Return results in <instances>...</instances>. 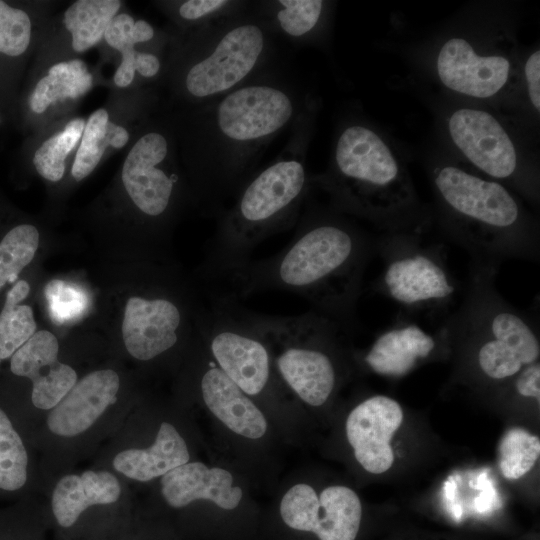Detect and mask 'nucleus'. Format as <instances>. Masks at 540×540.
<instances>
[{
	"label": "nucleus",
	"mask_w": 540,
	"mask_h": 540,
	"mask_svg": "<svg viewBox=\"0 0 540 540\" xmlns=\"http://www.w3.org/2000/svg\"><path fill=\"white\" fill-rule=\"evenodd\" d=\"M291 63L192 106L185 128V157L195 198L218 218L260 168L268 146L313 98Z\"/></svg>",
	"instance_id": "obj_1"
},
{
	"label": "nucleus",
	"mask_w": 540,
	"mask_h": 540,
	"mask_svg": "<svg viewBox=\"0 0 540 540\" xmlns=\"http://www.w3.org/2000/svg\"><path fill=\"white\" fill-rule=\"evenodd\" d=\"M292 240L277 254L249 260L225 279L238 299L264 290L299 295L315 310L349 329L366 269L376 255V237L349 216L328 205L310 203L309 196Z\"/></svg>",
	"instance_id": "obj_2"
},
{
	"label": "nucleus",
	"mask_w": 540,
	"mask_h": 540,
	"mask_svg": "<svg viewBox=\"0 0 540 540\" xmlns=\"http://www.w3.org/2000/svg\"><path fill=\"white\" fill-rule=\"evenodd\" d=\"M336 211L383 232L424 233L432 214L421 203L406 163L372 124L359 116L337 125L327 168L310 174Z\"/></svg>",
	"instance_id": "obj_3"
},
{
	"label": "nucleus",
	"mask_w": 540,
	"mask_h": 540,
	"mask_svg": "<svg viewBox=\"0 0 540 540\" xmlns=\"http://www.w3.org/2000/svg\"><path fill=\"white\" fill-rule=\"evenodd\" d=\"M320 107L315 95L292 124L281 152L252 175L217 218L207 262L212 280L225 279L250 260L260 242L298 222L312 188L306 158Z\"/></svg>",
	"instance_id": "obj_4"
},
{
	"label": "nucleus",
	"mask_w": 540,
	"mask_h": 540,
	"mask_svg": "<svg viewBox=\"0 0 540 540\" xmlns=\"http://www.w3.org/2000/svg\"><path fill=\"white\" fill-rule=\"evenodd\" d=\"M429 178L441 230L471 262L539 261V224L516 192L454 160L435 161Z\"/></svg>",
	"instance_id": "obj_5"
},
{
	"label": "nucleus",
	"mask_w": 540,
	"mask_h": 540,
	"mask_svg": "<svg viewBox=\"0 0 540 540\" xmlns=\"http://www.w3.org/2000/svg\"><path fill=\"white\" fill-rule=\"evenodd\" d=\"M178 88L192 106L222 96L291 63L286 43L254 10L220 18L192 31Z\"/></svg>",
	"instance_id": "obj_6"
},
{
	"label": "nucleus",
	"mask_w": 540,
	"mask_h": 540,
	"mask_svg": "<svg viewBox=\"0 0 540 540\" xmlns=\"http://www.w3.org/2000/svg\"><path fill=\"white\" fill-rule=\"evenodd\" d=\"M498 267L471 262L458 308L442 322L448 342L468 348L480 375L501 381L538 362V318L507 301L496 286Z\"/></svg>",
	"instance_id": "obj_7"
},
{
	"label": "nucleus",
	"mask_w": 540,
	"mask_h": 540,
	"mask_svg": "<svg viewBox=\"0 0 540 540\" xmlns=\"http://www.w3.org/2000/svg\"><path fill=\"white\" fill-rule=\"evenodd\" d=\"M382 270L373 284L376 292L394 302L402 315L446 314L460 292L441 244L419 232H383L376 237Z\"/></svg>",
	"instance_id": "obj_8"
},
{
	"label": "nucleus",
	"mask_w": 540,
	"mask_h": 540,
	"mask_svg": "<svg viewBox=\"0 0 540 540\" xmlns=\"http://www.w3.org/2000/svg\"><path fill=\"white\" fill-rule=\"evenodd\" d=\"M253 318L276 348L274 366L284 383L306 404L323 405L337 385L335 351L346 328L315 310L294 316L253 313Z\"/></svg>",
	"instance_id": "obj_9"
},
{
	"label": "nucleus",
	"mask_w": 540,
	"mask_h": 540,
	"mask_svg": "<svg viewBox=\"0 0 540 540\" xmlns=\"http://www.w3.org/2000/svg\"><path fill=\"white\" fill-rule=\"evenodd\" d=\"M445 128L468 167L520 197L538 201L536 172L525 163L516 140L499 117L479 107L460 106L446 116Z\"/></svg>",
	"instance_id": "obj_10"
},
{
	"label": "nucleus",
	"mask_w": 540,
	"mask_h": 540,
	"mask_svg": "<svg viewBox=\"0 0 540 540\" xmlns=\"http://www.w3.org/2000/svg\"><path fill=\"white\" fill-rule=\"evenodd\" d=\"M199 327L212 360L248 396L263 393L272 376L271 350L253 318L235 297L212 298Z\"/></svg>",
	"instance_id": "obj_11"
},
{
	"label": "nucleus",
	"mask_w": 540,
	"mask_h": 540,
	"mask_svg": "<svg viewBox=\"0 0 540 540\" xmlns=\"http://www.w3.org/2000/svg\"><path fill=\"white\" fill-rule=\"evenodd\" d=\"M520 65L509 49L464 34L445 39L434 59L442 86L464 98L490 104L515 92Z\"/></svg>",
	"instance_id": "obj_12"
},
{
	"label": "nucleus",
	"mask_w": 540,
	"mask_h": 540,
	"mask_svg": "<svg viewBox=\"0 0 540 540\" xmlns=\"http://www.w3.org/2000/svg\"><path fill=\"white\" fill-rule=\"evenodd\" d=\"M280 515L290 528L313 532L320 540H355L362 506L346 486H329L318 496L310 485L300 483L283 496Z\"/></svg>",
	"instance_id": "obj_13"
},
{
	"label": "nucleus",
	"mask_w": 540,
	"mask_h": 540,
	"mask_svg": "<svg viewBox=\"0 0 540 540\" xmlns=\"http://www.w3.org/2000/svg\"><path fill=\"white\" fill-rule=\"evenodd\" d=\"M169 138L159 130L142 135L129 151L122 169L126 192L146 216L157 219L173 206L179 176L169 168Z\"/></svg>",
	"instance_id": "obj_14"
},
{
	"label": "nucleus",
	"mask_w": 540,
	"mask_h": 540,
	"mask_svg": "<svg viewBox=\"0 0 540 540\" xmlns=\"http://www.w3.org/2000/svg\"><path fill=\"white\" fill-rule=\"evenodd\" d=\"M183 325V308L173 297L131 296L124 310L123 341L132 357L149 361L178 344Z\"/></svg>",
	"instance_id": "obj_15"
},
{
	"label": "nucleus",
	"mask_w": 540,
	"mask_h": 540,
	"mask_svg": "<svg viewBox=\"0 0 540 540\" xmlns=\"http://www.w3.org/2000/svg\"><path fill=\"white\" fill-rule=\"evenodd\" d=\"M402 421L400 404L384 395L369 397L350 412L346 436L356 460L366 471L381 474L392 466L390 441Z\"/></svg>",
	"instance_id": "obj_16"
},
{
	"label": "nucleus",
	"mask_w": 540,
	"mask_h": 540,
	"mask_svg": "<svg viewBox=\"0 0 540 540\" xmlns=\"http://www.w3.org/2000/svg\"><path fill=\"white\" fill-rule=\"evenodd\" d=\"M435 333L426 331L415 319L398 315L373 341L364 362L376 374L399 378L429 358L438 345L448 342L443 324Z\"/></svg>",
	"instance_id": "obj_17"
},
{
	"label": "nucleus",
	"mask_w": 540,
	"mask_h": 540,
	"mask_svg": "<svg viewBox=\"0 0 540 540\" xmlns=\"http://www.w3.org/2000/svg\"><path fill=\"white\" fill-rule=\"evenodd\" d=\"M59 344L47 330L36 331L11 357L10 370L16 376L32 382V403L41 410H49L77 382L75 370L58 360Z\"/></svg>",
	"instance_id": "obj_18"
},
{
	"label": "nucleus",
	"mask_w": 540,
	"mask_h": 540,
	"mask_svg": "<svg viewBox=\"0 0 540 540\" xmlns=\"http://www.w3.org/2000/svg\"><path fill=\"white\" fill-rule=\"evenodd\" d=\"M119 386V376L113 370L87 374L51 409L47 417L49 430L63 437L85 432L116 401Z\"/></svg>",
	"instance_id": "obj_19"
},
{
	"label": "nucleus",
	"mask_w": 540,
	"mask_h": 540,
	"mask_svg": "<svg viewBox=\"0 0 540 540\" xmlns=\"http://www.w3.org/2000/svg\"><path fill=\"white\" fill-rule=\"evenodd\" d=\"M334 4L323 0L253 1L255 12L286 44L325 45Z\"/></svg>",
	"instance_id": "obj_20"
},
{
	"label": "nucleus",
	"mask_w": 540,
	"mask_h": 540,
	"mask_svg": "<svg viewBox=\"0 0 540 540\" xmlns=\"http://www.w3.org/2000/svg\"><path fill=\"white\" fill-rule=\"evenodd\" d=\"M161 493L174 508L205 499L225 510L235 509L243 496L241 488L233 486V476L229 471L209 468L202 462H187L164 474Z\"/></svg>",
	"instance_id": "obj_21"
},
{
	"label": "nucleus",
	"mask_w": 540,
	"mask_h": 540,
	"mask_svg": "<svg viewBox=\"0 0 540 540\" xmlns=\"http://www.w3.org/2000/svg\"><path fill=\"white\" fill-rule=\"evenodd\" d=\"M207 367L200 379L207 408L234 433L249 439L261 438L267 431V421L260 409L213 360Z\"/></svg>",
	"instance_id": "obj_22"
},
{
	"label": "nucleus",
	"mask_w": 540,
	"mask_h": 540,
	"mask_svg": "<svg viewBox=\"0 0 540 540\" xmlns=\"http://www.w3.org/2000/svg\"><path fill=\"white\" fill-rule=\"evenodd\" d=\"M120 494L117 478L108 471L66 475L53 490L52 511L60 526L71 527L88 507L114 503Z\"/></svg>",
	"instance_id": "obj_23"
},
{
	"label": "nucleus",
	"mask_w": 540,
	"mask_h": 540,
	"mask_svg": "<svg viewBox=\"0 0 540 540\" xmlns=\"http://www.w3.org/2000/svg\"><path fill=\"white\" fill-rule=\"evenodd\" d=\"M187 444L168 422L160 425L154 443L146 449H126L113 459V467L126 477L146 482L189 461Z\"/></svg>",
	"instance_id": "obj_24"
},
{
	"label": "nucleus",
	"mask_w": 540,
	"mask_h": 540,
	"mask_svg": "<svg viewBox=\"0 0 540 540\" xmlns=\"http://www.w3.org/2000/svg\"><path fill=\"white\" fill-rule=\"evenodd\" d=\"M91 85L92 75L82 61L57 63L49 69L48 75L37 83L30 97V107L35 113H43L56 101L75 99L83 95Z\"/></svg>",
	"instance_id": "obj_25"
},
{
	"label": "nucleus",
	"mask_w": 540,
	"mask_h": 540,
	"mask_svg": "<svg viewBox=\"0 0 540 540\" xmlns=\"http://www.w3.org/2000/svg\"><path fill=\"white\" fill-rule=\"evenodd\" d=\"M29 292V283L18 280L6 294L0 311V363L12 357L36 332L33 309L21 303Z\"/></svg>",
	"instance_id": "obj_26"
},
{
	"label": "nucleus",
	"mask_w": 540,
	"mask_h": 540,
	"mask_svg": "<svg viewBox=\"0 0 540 540\" xmlns=\"http://www.w3.org/2000/svg\"><path fill=\"white\" fill-rule=\"evenodd\" d=\"M118 0H79L65 12L64 23L72 34V46L83 52L104 36L105 30L119 10Z\"/></svg>",
	"instance_id": "obj_27"
},
{
	"label": "nucleus",
	"mask_w": 540,
	"mask_h": 540,
	"mask_svg": "<svg viewBox=\"0 0 540 540\" xmlns=\"http://www.w3.org/2000/svg\"><path fill=\"white\" fill-rule=\"evenodd\" d=\"M39 245V232L30 224L10 229L0 241V290L13 284L33 260Z\"/></svg>",
	"instance_id": "obj_28"
},
{
	"label": "nucleus",
	"mask_w": 540,
	"mask_h": 540,
	"mask_svg": "<svg viewBox=\"0 0 540 540\" xmlns=\"http://www.w3.org/2000/svg\"><path fill=\"white\" fill-rule=\"evenodd\" d=\"M540 454V440L525 429L508 430L498 447L499 468L509 480L519 479L531 470Z\"/></svg>",
	"instance_id": "obj_29"
},
{
	"label": "nucleus",
	"mask_w": 540,
	"mask_h": 540,
	"mask_svg": "<svg viewBox=\"0 0 540 540\" xmlns=\"http://www.w3.org/2000/svg\"><path fill=\"white\" fill-rule=\"evenodd\" d=\"M28 455L21 437L0 408V489L15 491L27 480Z\"/></svg>",
	"instance_id": "obj_30"
},
{
	"label": "nucleus",
	"mask_w": 540,
	"mask_h": 540,
	"mask_svg": "<svg viewBox=\"0 0 540 540\" xmlns=\"http://www.w3.org/2000/svg\"><path fill=\"white\" fill-rule=\"evenodd\" d=\"M84 127V120L75 118L66 124L63 131L43 142L37 149L33 163L43 178L56 182L63 177L66 156L76 146Z\"/></svg>",
	"instance_id": "obj_31"
},
{
	"label": "nucleus",
	"mask_w": 540,
	"mask_h": 540,
	"mask_svg": "<svg viewBox=\"0 0 540 540\" xmlns=\"http://www.w3.org/2000/svg\"><path fill=\"white\" fill-rule=\"evenodd\" d=\"M113 125L105 109H98L89 117L71 170L74 179L82 180L96 168L110 145Z\"/></svg>",
	"instance_id": "obj_32"
},
{
	"label": "nucleus",
	"mask_w": 540,
	"mask_h": 540,
	"mask_svg": "<svg viewBox=\"0 0 540 540\" xmlns=\"http://www.w3.org/2000/svg\"><path fill=\"white\" fill-rule=\"evenodd\" d=\"M45 295L51 318L58 324H67L82 317L88 306V297L79 287L62 280H51Z\"/></svg>",
	"instance_id": "obj_33"
},
{
	"label": "nucleus",
	"mask_w": 540,
	"mask_h": 540,
	"mask_svg": "<svg viewBox=\"0 0 540 540\" xmlns=\"http://www.w3.org/2000/svg\"><path fill=\"white\" fill-rule=\"evenodd\" d=\"M251 1L245 0H187L177 6L176 13L187 24L193 25L192 31L220 18L246 10Z\"/></svg>",
	"instance_id": "obj_34"
},
{
	"label": "nucleus",
	"mask_w": 540,
	"mask_h": 540,
	"mask_svg": "<svg viewBox=\"0 0 540 540\" xmlns=\"http://www.w3.org/2000/svg\"><path fill=\"white\" fill-rule=\"evenodd\" d=\"M31 36V22L26 12L0 0V52L19 56L27 49Z\"/></svg>",
	"instance_id": "obj_35"
},
{
	"label": "nucleus",
	"mask_w": 540,
	"mask_h": 540,
	"mask_svg": "<svg viewBox=\"0 0 540 540\" xmlns=\"http://www.w3.org/2000/svg\"><path fill=\"white\" fill-rule=\"evenodd\" d=\"M525 93L528 109L539 115L540 111V51L533 50L520 65L519 83Z\"/></svg>",
	"instance_id": "obj_36"
},
{
	"label": "nucleus",
	"mask_w": 540,
	"mask_h": 540,
	"mask_svg": "<svg viewBox=\"0 0 540 540\" xmlns=\"http://www.w3.org/2000/svg\"><path fill=\"white\" fill-rule=\"evenodd\" d=\"M134 19L126 13L115 15L108 24L104 38L114 49L123 53L128 49H133L135 43L132 40V28Z\"/></svg>",
	"instance_id": "obj_37"
},
{
	"label": "nucleus",
	"mask_w": 540,
	"mask_h": 540,
	"mask_svg": "<svg viewBox=\"0 0 540 540\" xmlns=\"http://www.w3.org/2000/svg\"><path fill=\"white\" fill-rule=\"evenodd\" d=\"M514 386L516 391L525 398H540V365L535 362L524 367L515 376Z\"/></svg>",
	"instance_id": "obj_38"
},
{
	"label": "nucleus",
	"mask_w": 540,
	"mask_h": 540,
	"mask_svg": "<svg viewBox=\"0 0 540 540\" xmlns=\"http://www.w3.org/2000/svg\"><path fill=\"white\" fill-rule=\"evenodd\" d=\"M136 54L137 51L134 48L122 53V61L114 75V82L118 87H126L134 80Z\"/></svg>",
	"instance_id": "obj_39"
},
{
	"label": "nucleus",
	"mask_w": 540,
	"mask_h": 540,
	"mask_svg": "<svg viewBox=\"0 0 540 540\" xmlns=\"http://www.w3.org/2000/svg\"><path fill=\"white\" fill-rule=\"evenodd\" d=\"M134 67L141 76L152 78L160 72L161 62L159 57L153 53L137 52Z\"/></svg>",
	"instance_id": "obj_40"
},
{
	"label": "nucleus",
	"mask_w": 540,
	"mask_h": 540,
	"mask_svg": "<svg viewBox=\"0 0 540 540\" xmlns=\"http://www.w3.org/2000/svg\"><path fill=\"white\" fill-rule=\"evenodd\" d=\"M155 37L154 28L145 20H137L132 28V40L135 44L149 42Z\"/></svg>",
	"instance_id": "obj_41"
},
{
	"label": "nucleus",
	"mask_w": 540,
	"mask_h": 540,
	"mask_svg": "<svg viewBox=\"0 0 540 540\" xmlns=\"http://www.w3.org/2000/svg\"><path fill=\"white\" fill-rule=\"evenodd\" d=\"M128 140V131L121 126L114 124L111 131L110 145L114 148H122Z\"/></svg>",
	"instance_id": "obj_42"
}]
</instances>
